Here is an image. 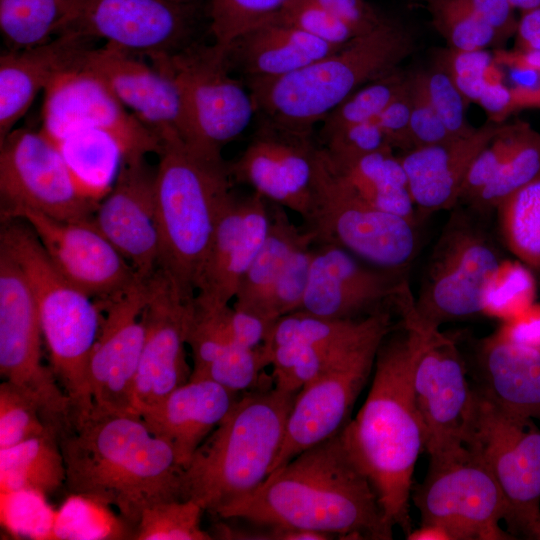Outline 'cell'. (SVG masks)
Here are the masks:
<instances>
[{
	"label": "cell",
	"instance_id": "ac0fdd59",
	"mask_svg": "<svg viewBox=\"0 0 540 540\" xmlns=\"http://www.w3.org/2000/svg\"><path fill=\"white\" fill-rule=\"evenodd\" d=\"M410 295L405 272L372 265L334 245L315 244L300 310L327 318L361 319L389 311L390 305L398 309Z\"/></svg>",
	"mask_w": 540,
	"mask_h": 540
},
{
	"label": "cell",
	"instance_id": "bcb514c9",
	"mask_svg": "<svg viewBox=\"0 0 540 540\" xmlns=\"http://www.w3.org/2000/svg\"><path fill=\"white\" fill-rule=\"evenodd\" d=\"M52 429L57 430L46 423L42 408L34 396L11 382L4 380L0 384V449Z\"/></svg>",
	"mask_w": 540,
	"mask_h": 540
},
{
	"label": "cell",
	"instance_id": "4fadbf2b",
	"mask_svg": "<svg viewBox=\"0 0 540 540\" xmlns=\"http://www.w3.org/2000/svg\"><path fill=\"white\" fill-rule=\"evenodd\" d=\"M476 395L466 446L494 476L506 503L509 530L540 539V430L531 420L507 416Z\"/></svg>",
	"mask_w": 540,
	"mask_h": 540
},
{
	"label": "cell",
	"instance_id": "816d5d0a",
	"mask_svg": "<svg viewBox=\"0 0 540 540\" xmlns=\"http://www.w3.org/2000/svg\"><path fill=\"white\" fill-rule=\"evenodd\" d=\"M327 43L342 46L357 37L342 21L312 0L291 1L273 20Z\"/></svg>",
	"mask_w": 540,
	"mask_h": 540
},
{
	"label": "cell",
	"instance_id": "f546056e",
	"mask_svg": "<svg viewBox=\"0 0 540 540\" xmlns=\"http://www.w3.org/2000/svg\"><path fill=\"white\" fill-rule=\"evenodd\" d=\"M476 393L498 411L528 421L540 418V350L491 334L476 358Z\"/></svg>",
	"mask_w": 540,
	"mask_h": 540
},
{
	"label": "cell",
	"instance_id": "cb8c5ba5",
	"mask_svg": "<svg viewBox=\"0 0 540 540\" xmlns=\"http://www.w3.org/2000/svg\"><path fill=\"white\" fill-rule=\"evenodd\" d=\"M13 218L24 219L55 268L96 301L124 291L140 278L91 220H58L29 209Z\"/></svg>",
	"mask_w": 540,
	"mask_h": 540
},
{
	"label": "cell",
	"instance_id": "ab89813d",
	"mask_svg": "<svg viewBox=\"0 0 540 540\" xmlns=\"http://www.w3.org/2000/svg\"><path fill=\"white\" fill-rule=\"evenodd\" d=\"M535 271L518 259L504 258L490 277L482 297V315L501 322L527 310L537 300Z\"/></svg>",
	"mask_w": 540,
	"mask_h": 540
},
{
	"label": "cell",
	"instance_id": "11a10c76",
	"mask_svg": "<svg viewBox=\"0 0 540 540\" xmlns=\"http://www.w3.org/2000/svg\"><path fill=\"white\" fill-rule=\"evenodd\" d=\"M410 89V128L414 148L435 145L454 139L445 128L429 100L423 71L410 72Z\"/></svg>",
	"mask_w": 540,
	"mask_h": 540
},
{
	"label": "cell",
	"instance_id": "74e56055",
	"mask_svg": "<svg viewBox=\"0 0 540 540\" xmlns=\"http://www.w3.org/2000/svg\"><path fill=\"white\" fill-rule=\"evenodd\" d=\"M74 0H0V30L8 50L50 41Z\"/></svg>",
	"mask_w": 540,
	"mask_h": 540
},
{
	"label": "cell",
	"instance_id": "9f6ffc18",
	"mask_svg": "<svg viewBox=\"0 0 540 540\" xmlns=\"http://www.w3.org/2000/svg\"><path fill=\"white\" fill-rule=\"evenodd\" d=\"M410 72L403 88L375 119L393 149L406 152L414 148L410 128Z\"/></svg>",
	"mask_w": 540,
	"mask_h": 540
},
{
	"label": "cell",
	"instance_id": "ee69618b",
	"mask_svg": "<svg viewBox=\"0 0 540 540\" xmlns=\"http://www.w3.org/2000/svg\"><path fill=\"white\" fill-rule=\"evenodd\" d=\"M204 509L192 499L160 501L146 507L135 528V540H210L202 529Z\"/></svg>",
	"mask_w": 540,
	"mask_h": 540
},
{
	"label": "cell",
	"instance_id": "2e32d148",
	"mask_svg": "<svg viewBox=\"0 0 540 540\" xmlns=\"http://www.w3.org/2000/svg\"><path fill=\"white\" fill-rule=\"evenodd\" d=\"M413 397L429 459L466 447L477 395L455 341L440 331L427 336L417 357Z\"/></svg>",
	"mask_w": 540,
	"mask_h": 540
},
{
	"label": "cell",
	"instance_id": "484cf974",
	"mask_svg": "<svg viewBox=\"0 0 540 540\" xmlns=\"http://www.w3.org/2000/svg\"><path fill=\"white\" fill-rule=\"evenodd\" d=\"M269 225L268 200L257 192L243 198L232 194L219 217L198 277L194 298L197 305H229L263 245Z\"/></svg>",
	"mask_w": 540,
	"mask_h": 540
},
{
	"label": "cell",
	"instance_id": "7bdbcfd3",
	"mask_svg": "<svg viewBox=\"0 0 540 540\" xmlns=\"http://www.w3.org/2000/svg\"><path fill=\"white\" fill-rule=\"evenodd\" d=\"M424 2L433 28L449 48L465 51L490 47L501 49L494 30L473 12L466 0H424Z\"/></svg>",
	"mask_w": 540,
	"mask_h": 540
},
{
	"label": "cell",
	"instance_id": "4dcf8cb0",
	"mask_svg": "<svg viewBox=\"0 0 540 540\" xmlns=\"http://www.w3.org/2000/svg\"><path fill=\"white\" fill-rule=\"evenodd\" d=\"M342 46L322 41L295 27L269 21L223 48L232 72L241 79H250L288 75Z\"/></svg>",
	"mask_w": 540,
	"mask_h": 540
},
{
	"label": "cell",
	"instance_id": "e575fe53",
	"mask_svg": "<svg viewBox=\"0 0 540 540\" xmlns=\"http://www.w3.org/2000/svg\"><path fill=\"white\" fill-rule=\"evenodd\" d=\"M65 482L57 430L0 449V492L31 491L47 497Z\"/></svg>",
	"mask_w": 540,
	"mask_h": 540
},
{
	"label": "cell",
	"instance_id": "5bb4252c",
	"mask_svg": "<svg viewBox=\"0 0 540 540\" xmlns=\"http://www.w3.org/2000/svg\"><path fill=\"white\" fill-rule=\"evenodd\" d=\"M1 220L29 209L64 221L91 220L98 205L78 190L57 146L41 131L13 129L0 142Z\"/></svg>",
	"mask_w": 540,
	"mask_h": 540
},
{
	"label": "cell",
	"instance_id": "6f0895ef",
	"mask_svg": "<svg viewBox=\"0 0 540 540\" xmlns=\"http://www.w3.org/2000/svg\"><path fill=\"white\" fill-rule=\"evenodd\" d=\"M345 23L356 36L367 34L389 19L367 0H312Z\"/></svg>",
	"mask_w": 540,
	"mask_h": 540
},
{
	"label": "cell",
	"instance_id": "681fc988",
	"mask_svg": "<svg viewBox=\"0 0 540 540\" xmlns=\"http://www.w3.org/2000/svg\"><path fill=\"white\" fill-rule=\"evenodd\" d=\"M495 64L493 54L483 50H456L447 47L436 53L435 67L444 71L469 102L477 103Z\"/></svg>",
	"mask_w": 540,
	"mask_h": 540
},
{
	"label": "cell",
	"instance_id": "9c48e42d",
	"mask_svg": "<svg viewBox=\"0 0 540 540\" xmlns=\"http://www.w3.org/2000/svg\"><path fill=\"white\" fill-rule=\"evenodd\" d=\"M305 229L372 265L405 272L418 248L416 225L366 202L328 163L320 145Z\"/></svg>",
	"mask_w": 540,
	"mask_h": 540
},
{
	"label": "cell",
	"instance_id": "8d00e7d4",
	"mask_svg": "<svg viewBox=\"0 0 540 540\" xmlns=\"http://www.w3.org/2000/svg\"><path fill=\"white\" fill-rule=\"evenodd\" d=\"M495 212L505 247L540 273V172L505 198Z\"/></svg>",
	"mask_w": 540,
	"mask_h": 540
},
{
	"label": "cell",
	"instance_id": "f907efd6",
	"mask_svg": "<svg viewBox=\"0 0 540 540\" xmlns=\"http://www.w3.org/2000/svg\"><path fill=\"white\" fill-rule=\"evenodd\" d=\"M315 244L308 241L289 258L274 286L269 318L274 324L284 315L300 310L308 286Z\"/></svg>",
	"mask_w": 540,
	"mask_h": 540
},
{
	"label": "cell",
	"instance_id": "f1b7e54d",
	"mask_svg": "<svg viewBox=\"0 0 540 540\" xmlns=\"http://www.w3.org/2000/svg\"><path fill=\"white\" fill-rule=\"evenodd\" d=\"M240 395L210 379H189L138 413L154 434L172 446L184 468Z\"/></svg>",
	"mask_w": 540,
	"mask_h": 540
},
{
	"label": "cell",
	"instance_id": "4316f807",
	"mask_svg": "<svg viewBox=\"0 0 540 540\" xmlns=\"http://www.w3.org/2000/svg\"><path fill=\"white\" fill-rule=\"evenodd\" d=\"M487 121L469 136L411 149L398 155L406 172L417 221L459 203L465 176L476 156L502 130Z\"/></svg>",
	"mask_w": 540,
	"mask_h": 540
},
{
	"label": "cell",
	"instance_id": "8992f818",
	"mask_svg": "<svg viewBox=\"0 0 540 540\" xmlns=\"http://www.w3.org/2000/svg\"><path fill=\"white\" fill-rule=\"evenodd\" d=\"M160 139L155 175L158 268L171 276L186 297L195 298L198 277L233 183L227 162L199 156L172 130Z\"/></svg>",
	"mask_w": 540,
	"mask_h": 540
},
{
	"label": "cell",
	"instance_id": "be15d7a7",
	"mask_svg": "<svg viewBox=\"0 0 540 540\" xmlns=\"http://www.w3.org/2000/svg\"><path fill=\"white\" fill-rule=\"evenodd\" d=\"M493 57L497 65L519 71H532L540 75V50H504L501 48L495 50Z\"/></svg>",
	"mask_w": 540,
	"mask_h": 540
},
{
	"label": "cell",
	"instance_id": "d590c367",
	"mask_svg": "<svg viewBox=\"0 0 540 540\" xmlns=\"http://www.w3.org/2000/svg\"><path fill=\"white\" fill-rule=\"evenodd\" d=\"M52 142L80 193L99 203L112 189L123 161L117 143L108 134L94 129H77Z\"/></svg>",
	"mask_w": 540,
	"mask_h": 540
},
{
	"label": "cell",
	"instance_id": "d4e9b609",
	"mask_svg": "<svg viewBox=\"0 0 540 540\" xmlns=\"http://www.w3.org/2000/svg\"><path fill=\"white\" fill-rule=\"evenodd\" d=\"M155 175L146 157L123 160L116 181L91 221L142 279L159 267Z\"/></svg>",
	"mask_w": 540,
	"mask_h": 540
},
{
	"label": "cell",
	"instance_id": "e0dca14e",
	"mask_svg": "<svg viewBox=\"0 0 540 540\" xmlns=\"http://www.w3.org/2000/svg\"><path fill=\"white\" fill-rule=\"evenodd\" d=\"M41 131L56 141L77 129L108 134L120 147L123 160L157 155L158 135L129 113L110 89L83 69L60 74L44 91Z\"/></svg>",
	"mask_w": 540,
	"mask_h": 540
},
{
	"label": "cell",
	"instance_id": "7c38bea8",
	"mask_svg": "<svg viewBox=\"0 0 540 540\" xmlns=\"http://www.w3.org/2000/svg\"><path fill=\"white\" fill-rule=\"evenodd\" d=\"M427 474L413 488L411 500L421 523L445 528L452 540H509L500 527L506 503L491 471L467 446L452 454L429 459Z\"/></svg>",
	"mask_w": 540,
	"mask_h": 540
},
{
	"label": "cell",
	"instance_id": "03108f58",
	"mask_svg": "<svg viewBox=\"0 0 540 540\" xmlns=\"http://www.w3.org/2000/svg\"><path fill=\"white\" fill-rule=\"evenodd\" d=\"M510 4L521 12L540 8V0H508Z\"/></svg>",
	"mask_w": 540,
	"mask_h": 540
},
{
	"label": "cell",
	"instance_id": "5b68a950",
	"mask_svg": "<svg viewBox=\"0 0 540 540\" xmlns=\"http://www.w3.org/2000/svg\"><path fill=\"white\" fill-rule=\"evenodd\" d=\"M297 393L275 387L241 393L183 468V499L219 515L269 476Z\"/></svg>",
	"mask_w": 540,
	"mask_h": 540
},
{
	"label": "cell",
	"instance_id": "60d3db41",
	"mask_svg": "<svg viewBox=\"0 0 540 540\" xmlns=\"http://www.w3.org/2000/svg\"><path fill=\"white\" fill-rule=\"evenodd\" d=\"M409 72L401 68L365 84L337 105L321 122V141L350 126L375 120L406 83Z\"/></svg>",
	"mask_w": 540,
	"mask_h": 540
},
{
	"label": "cell",
	"instance_id": "db71d44e",
	"mask_svg": "<svg viewBox=\"0 0 540 540\" xmlns=\"http://www.w3.org/2000/svg\"><path fill=\"white\" fill-rule=\"evenodd\" d=\"M318 143L326 157L334 163L347 162L374 152L393 149L376 120L350 126Z\"/></svg>",
	"mask_w": 540,
	"mask_h": 540
},
{
	"label": "cell",
	"instance_id": "f5cc1de1",
	"mask_svg": "<svg viewBox=\"0 0 540 540\" xmlns=\"http://www.w3.org/2000/svg\"><path fill=\"white\" fill-rule=\"evenodd\" d=\"M423 73L429 100L450 135L453 138L471 135L476 128L466 115L470 102L441 69L434 67Z\"/></svg>",
	"mask_w": 540,
	"mask_h": 540
},
{
	"label": "cell",
	"instance_id": "ba28073f",
	"mask_svg": "<svg viewBox=\"0 0 540 540\" xmlns=\"http://www.w3.org/2000/svg\"><path fill=\"white\" fill-rule=\"evenodd\" d=\"M487 217L452 209L428 258L416 297L399 308L402 321L430 335L448 322L482 315V297L502 256Z\"/></svg>",
	"mask_w": 540,
	"mask_h": 540
},
{
	"label": "cell",
	"instance_id": "f6af8a7d",
	"mask_svg": "<svg viewBox=\"0 0 540 540\" xmlns=\"http://www.w3.org/2000/svg\"><path fill=\"white\" fill-rule=\"evenodd\" d=\"M293 0H207L209 34L226 47L249 30L273 20Z\"/></svg>",
	"mask_w": 540,
	"mask_h": 540
},
{
	"label": "cell",
	"instance_id": "94428289",
	"mask_svg": "<svg viewBox=\"0 0 540 540\" xmlns=\"http://www.w3.org/2000/svg\"><path fill=\"white\" fill-rule=\"evenodd\" d=\"M477 104L486 112L488 120L496 123H504L518 111L513 89L497 78L487 83Z\"/></svg>",
	"mask_w": 540,
	"mask_h": 540
},
{
	"label": "cell",
	"instance_id": "83f0119b",
	"mask_svg": "<svg viewBox=\"0 0 540 540\" xmlns=\"http://www.w3.org/2000/svg\"><path fill=\"white\" fill-rule=\"evenodd\" d=\"M94 41L74 33H61L46 43L1 54L0 142L14 129L39 92L45 91L60 74L80 68Z\"/></svg>",
	"mask_w": 540,
	"mask_h": 540
},
{
	"label": "cell",
	"instance_id": "6125c7cd",
	"mask_svg": "<svg viewBox=\"0 0 540 540\" xmlns=\"http://www.w3.org/2000/svg\"><path fill=\"white\" fill-rule=\"evenodd\" d=\"M514 49L540 50V8L521 12Z\"/></svg>",
	"mask_w": 540,
	"mask_h": 540
},
{
	"label": "cell",
	"instance_id": "7402d4cb",
	"mask_svg": "<svg viewBox=\"0 0 540 540\" xmlns=\"http://www.w3.org/2000/svg\"><path fill=\"white\" fill-rule=\"evenodd\" d=\"M148 298L147 279L138 278L124 291L103 301L102 321L89 361L93 404L116 411L136 412L135 380L145 327L142 318Z\"/></svg>",
	"mask_w": 540,
	"mask_h": 540
},
{
	"label": "cell",
	"instance_id": "b9f144b4",
	"mask_svg": "<svg viewBox=\"0 0 540 540\" xmlns=\"http://www.w3.org/2000/svg\"><path fill=\"white\" fill-rule=\"evenodd\" d=\"M540 172V132L530 125L521 142L497 175L466 205L487 217L510 194Z\"/></svg>",
	"mask_w": 540,
	"mask_h": 540
},
{
	"label": "cell",
	"instance_id": "8fae6325",
	"mask_svg": "<svg viewBox=\"0 0 540 540\" xmlns=\"http://www.w3.org/2000/svg\"><path fill=\"white\" fill-rule=\"evenodd\" d=\"M147 60L179 87L195 134L193 152L225 162L223 147L248 128L256 110L244 81L230 69L224 48L200 41L176 54Z\"/></svg>",
	"mask_w": 540,
	"mask_h": 540
},
{
	"label": "cell",
	"instance_id": "52a82bcc",
	"mask_svg": "<svg viewBox=\"0 0 540 540\" xmlns=\"http://www.w3.org/2000/svg\"><path fill=\"white\" fill-rule=\"evenodd\" d=\"M0 247L22 269L37 306L50 368L69 398L71 411L89 410V361L102 310L52 264L32 227L22 218L2 221Z\"/></svg>",
	"mask_w": 540,
	"mask_h": 540
},
{
	"label": "cell",
	"instance_id": "d6a6232c",
	"mask_svg": "<svg viewBox=\"0 0 540 540\" xmlns=\"http://www.w3.org/2000/svg\"><path fill=\"white\" fill-rule=\"evenodd\" d=\"M394 327L390 311L361 319H334L299 310L279 318L271 327L263 346L270 348L297 343L350 349L384 336Z\"/></svg>",
	"mask_w": 540,
	"mask_h": 540
},
{
	"label": "cell",
	"instance_id": "30bf717a",
	"mask_svg": "<svg viewBox=\"0 0 540 540\" xmlns=\"http://www.w3.org/2000/svg\"><path fill=\"white\" fill-rule=\"evenodd\" d=\"M205 29L207 0H74L56 35L102 39L150 59L203 41Z\"/></svg>",
	"mask_w": 540,
	"mask_h": 540
},
{
	"label": "cell",
	"instance_id": "91938a15",
	"mask_svg": "<svg viewBox=\"0 0 540 540\" xmlns=\"http://www.w3.org/2000/svg\"><path fill=\"white\" fill-rule=\"evenodd\" d=\"M514 344L540 350V302H535L518 316L501 322L493 333Z\"/></svg>",
	"mask_w": 540,
	"mask_h": 540
},
{
	"label": "cell",
	"instance_id": "7a4b0ae2",
	"mask_svg": "<svg viewBox=\"0 0 540 540\" xmlns=\"http://www.w3.org/2000/svg\"><path fill=\"white\" fill-rule=\"evenodd\" d=\"M58 436L69 493L116 509L134 532L146 507L183 499V467L174 449L139 413L93 404L70 413Z\"/></svg>",
	"mask_w": 540,
	"mask_h": 540
},
{
	"label": "cell",
	"instance_id": "9a60e30c",
	"mask_svg": "<svg viewBox=\"0 0 540 540\" xmlns=\"http://www.w3.org/2000/svg\"><path fill=\"white\" fill-rule=\"evenodd\" d=\"M43 334L29 283L0 247V374L39 402L46 423L58 431L71 404L50 367L42 363Z\"/></svg>",
	"mask_w": 540,
	"mask_h": 540
},
{
	"label": "cell",
	"instance_id": "603a6c76",
	"mask_svg": "<svg viewBox=\"0 0 540 540\" xmlns=\"http://www.w3.org/2000/svg\"><path fill=\"white\" fill-rule=\"evenodd\" d=\"M79 69L100 79L158 137L172 130L194 151L195 134L183 96L167 72L109 43L88 49Z\"/></svg>",
	"mask_w": 540,
	"mask_h": 540
},
{
	"label": "cell",
	"instance_id": "c3c4849f",
	"mask_svg": "<svg viewBox=\"0 0 540 540\" xmlns=\"http://www.w3.org/2000/svg\"><path fill=\"white\" fill-rule=\"evenodd\" d=\"M1 522L11 534L54 539L55 511L45 496L31 491L0 492Z\"/></svg>",
	"mask_w": 540,
	"mask_h": 540
},
{
	"label": "cell",
	"instance_id": "f35d334b",
	"mask_svg": "<svg viewBox=\"0 0 540 540\" xmlns=\"http://www.w3.org/2000/svg\"><path fill=\"white\" fill-rule=\"evenodd\" d=\"M54 539H133V528L113 508L81 494L70 493L55 511Z\"/></svg>",
	"mask_w": 540,
	"mask_h": 540
},
{
	"label": "cell",
	"instance_id": "44dd1931",
	"mask_svg": "<svg viewBox=\"0 0 540 540\" xmlns=\"http://www.w3.org/2000/svg\"><path fill=\"white\" fill-rule=\"evenodd\" d=\"M385 336L366 342L301 388L271 472L334 436L350 421L351 410L373 373L377 350Z\"/></svg>",
	"mask_w": 540,
	"mask_h": 540
},
{
	"label": "cell",
	"instance_id": "836d02e7",
	"mask_svg": "<svg viewBox=\"0 0 540 540\" xmlns=\"http://www.w3.org/2000/svg\"><path fill=\"white\" fill-rule=\"evenodd\" d=\"M326 159L333 170L366 202L417 226L416 209L409 190L408 178L393 149L374 152L341 163L331 162L327 157Z\"/></svg>",
	"mask_w": 540,
	"mask_h": 540
},
{
	"label": "cell",
	"instance_id": "ffe728a7",
	"mask_svg": "<svg viewBox=\"0 0 540 540\" xmlns=\"http://www.w3.org/2000/svg\"><path fill=\"white\" fill-rule=\"evenodd\" d=\"M147 287L145 336L134 389L137 413L188 382L192 370L186 347L194 298L186 297L161 268L147 279Z\"/></svg>",
	"mask_w": 540,
	"mask_h": 540
},
{
	"label": "cell",
	"instance_id": "1f68e13d",
	"mask_svg": "<svg viewBox=\"0 0 540 540\" xmlns=\"http://www.w3.org/2000/svg\"><path fill=\"white\" fill-rule=\"evenodd\" d=\"M269 211L267 236L241 278L232 306L273 326L269 306L277 279L294 251L302 244L313 241V236L291 221L286 208L269 201Z\"/></svg>",
	"mask_w": 540,
	"mask_h": 540
},
{
	"label": "cell",
	"instance_id": "277c9868",
	"mask_svg": "<svg viewBox=\"0 0 540 540\" xmlns=\"http://www.w3.org/2000/svg\"><path fill=\"white\" fill-rule=\"evenodd\" d=\"M417 48L413 30L389 18L375 30L293 73L242 80L251 93L258 120L314 133L315 125L350 94L399 69Z\"/></svg>",
	"mask_w": 540,
	"mask_h": 540
},
{
	"label": "cell",
	"instance_id": "d6986e66",
	"mask_svg": "<svg viewBox=\"0 0 540 540\" xmlns=\"http://www.w3.org/2000/svg\"><path fill=\"white\" fill-rule=\"evenodd\" d=\"M246 148L227 170L232 183L253 188L266 200L309 216L313 201L319 143L314 133H301L258 120Z\"/></svg>",
	"mask_w": 540,
	"mask_h": 540
},
{
	"label": "cell",
	"instance_id": "003e7915",
	"mask_svg": "<svg viewBox=\"0 0 540 540\" xmlns=\"http://www.w3.org/2000/svg\"><path fill=\"white\" fill-rule=\"evenodd\" d=\"M537 274V277H538V282H539V290H540V273H536Z\"/></svg>",
	"mask_w": 540,
	"mask_h": 540
},
{
	"label": "cell",
	"instance_id": "3957f363",
	"mask_svg": "<svg viewBox=\"0 0 540 540\" xmlns=\"http://www.w3.org/2000/svg\"><path fill=\"white\" fill-rule=\"evenodd\" d=\"M428 335L403 321L382 339L369 393L342 429L345 445L371 482L387 523L412 530L413 473L424 435L413 397V372Z\"/></svg>",
	"mask_w": 540,
	"mask_h": 540
},
{
	"label": "cell",
	"instance_id": "6da1fadb",
	"mask_svg": "<svg viewBox=\"0 0 540 540\" xmlns=\"http://www.w3.org/2000/svg\"><path fill=\"white\" fill-rule=\"evenodd\" d=\"M218 516L339 539L393 538L378 496L348 451L342 430L271 472L254 492Z\"/></svg>",
	"mask_w": 540,
	"mask_h": 540
},
{
	"label": "cell",
	"instance_id": "e7e4bbea",
	"mask_svg": "<svg viewBox=\"0 0 540 540\" xmlns=\"http://www.w3.org/2000/svg\"><path fill=\"white\" fill-rule=\"evenodd\" d=\"M408 540H452L449 532L440 525L421 523L417 529H412L407 535Z\"/></svg>",
	"mask_w": 540,
	"mask_h": 540
},
{
	"label": "cell",
	"instance_id": "680465c9",
	"mask_svg": "<svg viewBox=\"0 0 540 540\" xmlns=\"http://www.w3.org/2000/svg\"><path fill=\"white\" fill-rule=\"evenodd\" d=\"M473 12L496 33L501 46L515 37L518 20L508 0H466Z\"/></svg>",
	"mask_w": 540,
	"mask_h": 540
},
{
	"label": "cell",
	"instance_id": "7dc6e473",
	"mask_svg": "<svg viewBox=\"0 0 540 540\" xmlns=\"http://www.w3.org/2000/svg\"><path fill=\"white\" fill-rule=\"evenodd\" d=\"M529 126L523 120L505 123L502 130L473 160L463 181L458 205H466L497 175Z\"/></svg>",
	"mask_w": 540,
	"mask_h": 540
}]
</instances>
